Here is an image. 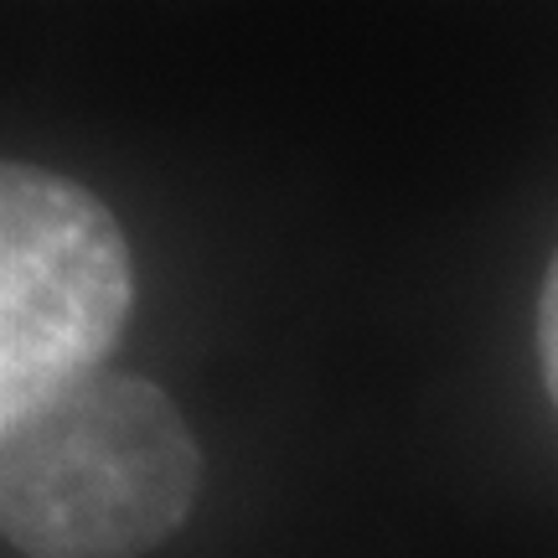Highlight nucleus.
<instances>
[{"label":"nucleus","instance_id":"obj_2","mask_svg":"<svg viewBox=\"0 0 558 558\" xmlns=\"http://www.w3.org/2000/svg\"><path fill=\"white\" fill-rule=\"evenodd\" d=\"M135 300L114 218L78 181L0 171V429L104 378Z\"/></svg>","mask_w":558,"mask_h":558},{"label":"nucleus","instance_id":"obj_3","mask_svg":"<svg viewBox=\"0 0 558 558\" xmlns=\"http://www.w3.org/2000/svg\"><path fill=\"white\" fill-rule=\"evenodd\" d=\"M538 347H543V378H548V393H554V403H558V259H554V269H548V284H543Z\"/></svg>","mask_w":558,"mask_h":558},{"label":"nucleus","instance_id":"obj_1","mask_svg":"<svg viewBox=\"0 0 558 558\" xmlns=\"http://www.w3.org/2000/svg\"><path fill=\"white\" fill-rule=\"evenodd\" d=\"M197 471L177 403L104 373L0 429V527L26 558H140L192 512Z\"/></svg>","mask_w":558,"mask_h":558}]
</instances>
